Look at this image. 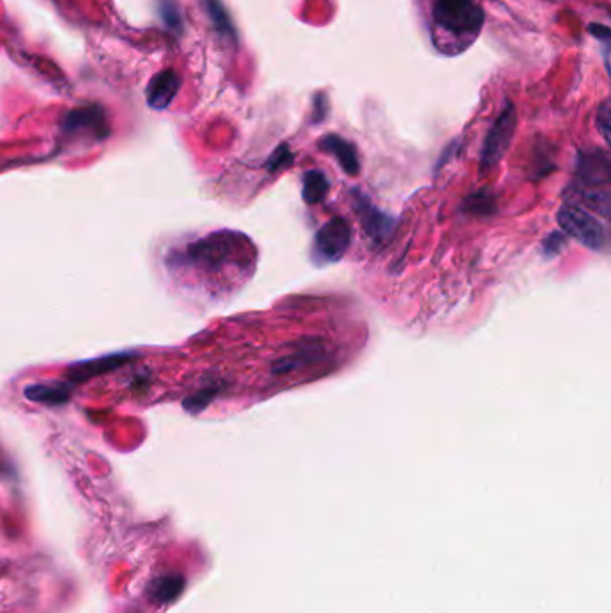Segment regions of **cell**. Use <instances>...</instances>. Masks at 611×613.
<instances>
[{"label":"cell","mask_w":611,"mask_h":613,"mask_svg":"<svg viewBox=\"0 0 611 613\" xmlns=\"http://www.w3.org/2000/svg\"><path fill=\"white\" fill-rule=\"evenodd\" d=\"M609 101H604L599 109H597V128L602 135V139L606 141V144H609Z\"/></svg>","instance_id":"16"},{"label":"cell","mask_w":611,"mask_h":613,"mask_svg":"<svg viewBox=\"0 0 611 613\" xmlns=\"http://www.w3.org/2000/svg\"><path fill=\"white\" fill-rule=\"evenodd\" d=\"M61 128L65 133H70V135L88 133V135H93L97 141H100L108 135L106 113L97 104L77 108L65 117Z\"/></svg>","instance_id":"6"},{"label":"cell","mask_w":611,"mask_h":613,"mask_svg":"<svg viewBox=\"0 0 611 613\" xmlns=\"http://www.w3.org/2000/svg\"><path fill=\"white\" fill-rule=\"evenodd\" d=\"M567 238L561 233H551L543 242V252L547 257H556L563 252Z\"/></svg>","instance_id":"17"},{"label":"cell","mask_w":611,"mask_h":613,"mask_svg":"<svg viewBox=\"0 0 611 613\" xmlns=\"http://www.w3.org/2000/svg\"><path fill=\"white\" fill-rule=\"evenodd\" d=\"M517 108L513 102H506L504 109L501 111V115L497 117V120L494 122L492 130L487 132L484 142H482V149H480V169L482 171H490L495 165L501 164V160L506 157L513 135L517 132Z\"/></svg>","instance_id":"3"},{"label":"cell","mask_w":611,"mask_h":613,"mask_svg":"<svg viewBox=\"0 0 611 613\" xmlns=\"http://www.w3.org/2000/svg\"><path fill=\"white\" fill-rule=\"evenodd\" d=\"M328 97L325 93H316L312 99V115H310V122L312 125H321V122L326 120L328 117Z\"/></svg>","instance_id":"15"},{"label":"cell","mask_w":611,"mask_h":613,"mask_svg":"<svg viewBox=\"0 0 611 613\" xmlns=\"http://www.w3.org/2000/svg\"><path fill=\"white\" fill-rule=\"evenodd\" d=\"M319 148L321 151L332 155L346 174L357 176L360 173V160L357 155V148L350 141L342 139L341 135L328 133L319 141Z\"/></svg>","instance_id":"9"},{"label":"cell","mask_w":611,"mask_h":613,"mask_svg":"<svg viewBox=\"0 0 611 613\" xmlns=\"http://www.w3.org/2000/svg\"><path fill=\"white\" fill-rule=\"evenodd\" d=\"M330 192V181L326 180V176L318 171V169H312V171H307L303 174V201L310 206L314 205H319L326 199Z\"/></svg>","instance_id":"11"},{"label":"cell","mask_w":611,"mask_h":613,"mask_svg":"<svg viewBox=\"0 0 611 613\" xmlns=\"http://www.w3.org/2000/svg\"><path fill=\"white\" fill-rule=\"evenodd\" d=\"M588 31L591 36H595L597 40H600L602 44H609V38H611V31L607 26H602V24H590L588 26Z\"/></svg>","instance_id":"18"},{"label":"cell","mask_w":611,"mask_h":613,"mask_svg":"<svg viewBox=\"0 0 611 613\" xmlns=\"http://www.w3.org/2000/svg\"><path fill=\"white\" fill-rule=\"evenodd\" d=\"M558 222L568 237L583 244V246H586L588 250L597 252V254L607 252L606 226L586 210L575 205L565 203L558 212Z\"/></svg>","instance_id":"2"},{"label":"cell","mask_w":611,"mask_h":613,"mask_svg":"<svg viewBox=\"0 0 611 613\" xmlns=\"http://www.w3.org/2000/svg\"><path fill=\"white\" fill-rule=\"evenodd\" d=\"M181 88V77L176 70H162L158 72L146 88L148 104L153 109H165L176 99Z\"/></svg>","instance_id":"8"},{"label":"cell","mask_w":611,"mask_h":613,"mask_svg":"<svg viewBox=\"0 0 611 613\" xmlns=\"http://www.w3.org/2000/svg\"><path fill=\"white\" fill-rule=\"evenodd\" d=\"M611 181V162L606 151L591 149L581 151L577 157L575 169V190L609 192Z\"/></svg>","instance_id":"5"},{"label":"cell","mask_w":611,"mask_h":613,"mask_svg":"<svg viewBox=\"0 0 611 613\" xmlns=\"http://www.w3.org/2000/svg\"><path fill=\"white\" fill-rule=\"evenodd\" d=\"M351 244V226L342 217H332L325 222L314 240V257L321 262L332 264L341 261Z\"/></svg>","instance_id":"4"},{"label":"cell","mask_w":611,"mask_h":613,"mask_svg":"<svg viewBox=\"0 0 611 613\" xmlns=\"http://www.w3.org/2000/svg\"><path fill=\"white\" fill-rule=\"evenodd\" d=\"M434 28L455 40H475L484 24V12L475 0H434Z\"/></svg>","instance_id":"1"},{"label":"cell","mask_w":611,"mask_h":613,"mask_svg":"<svg viewBox=\"0 0 611 613\" xmlns=\"http://www.w3.org/2000/svg\"><path fill=\"white\" fill-rule=\"evenodd\" d=\"M294 162V155L291 151V148L287 144H282L275 149V153L269 157V160L266 162V167L269 171H278L284 167H289Z\"/></svg>","instance_id":"14"},{"label":"cell","mask_w":611,"mask_h":613,"mask_svg":"<svg viewBox=\"0 0 611 613\" xmlns=\"http://www.w3.org/2000/svg\"><path fill=\"white\" fill-rule=\"evenodd\" d=\"M158 15L162 22L167 26V29L178 35L183 33L185 22H183V15L176 0H158Z\"/></svg>","instance_id":"12"},{"label":"cell","mask_w":611,"mask_h":613,"mask_svg":"<svg viewBox=\"0 0 611 613\" xmlns=\"http://www.w3.org/2000/svg\"><path fill=\"white\" fill-rule=\"evenodd\" d=\"M466 210L468 212H473L477 215H486V214H490L495 210V201L490 194H486L482 190H478L477 194H471L468 199H466Z\"/></svg>","instance_id":"13"},{"label":"cell","mask_w":611,"mask_h":613,"mask_svg":"<svg viewBox=\"0 0 611 613\" xmlns=\"http://www.w3.org/2000/svg\"><path fill=\"white\" fill-rule=\"evenodd\" d=\"M353 201H355V210L360 217V222L366 233H368L375 242H384L388 237H391L395 230V219L391 215H388L386 212L372 205L368 198L358 194V190L353 192Z\"/></svg>","instance_id":"7"},{"label":"cell","mask_w":611,"mask_h":613,"mask_svg":"<svg viewBox=\"0 0 611 613\" xmlns=\"http://www.w3.org/2000/svg\"><path fill=\"white\" fill-rule=\"evenodd\" d=\"M203 3V8L215 29V33L229 42V44H237V29H235V24L228 13V10L222 6L221 0H201Z\"/></svg>","instance_id":"10"}]
</instances>
